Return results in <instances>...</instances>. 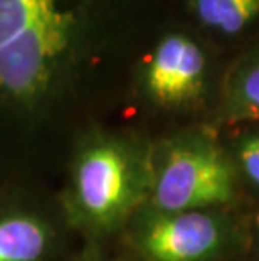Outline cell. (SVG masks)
<instances>
[{"label":"cell","mask_w":259,"mask_h":261,"mask_svg":"<svg viewBox=\"0 0 259 261\" xmlns=\"http://www.w3.org/2000/svg\"><path fill=\"white\" fill-rule=\"evenodd\" d=\"M147 187V172L135 150L114 138L84 147L71 179L69 205L91 229H111L128 216Z\"/></svg>","instance_id":"obj_1"},{"label":"cell","mask_w":259,"mask_h":261,"mask_svg":"<svg viewBox=\"0 0 259 261\" xmlns=\"http://www.w3.org/2000/svg\"><path fill=\"white\" fill-rule=\"evenodd\" d=\"M150 192L157 213L209 211L234 199V165L211 137H182L163 148Z\"/></svg>","instance_id":"obj_2"},{"label":"cell","mask_w":259,"mask_h":261,"mask_svg":"<svg viewBox=\"0 0 259 261\" xmlns=\"http://www.w3.org/2000/svg\"><path fill=\"white\" fill-rule=\"evenodd\" d=\"M73 37V15L54 9L0 46V91L19 99L41 94L51 83Z\"/></svg>","instance_id":"obj_3"},{"label":"cell","mask_w":259,"mask_h":261,"mask_svg":"<svg viewBox=\"0 0 259 261\" xmlns=\"http://www.w3.org/2000/svg\"><path fill=\"white\" fill-rule=\"evenodd\" d=\"M231 240L227 223L211 211L157 213L138 232L148 261H214Z\"/></svg>","instance_id":"obj_4"},{"label":"cell","mask_w":259,"mask_h":261,"mask_svg":"<svg viewBox=\"0 0 259 261\" xmlns=\"http://www.w3.org/2000/svg\"><path fill=\"white\" fill-rule=\"evenodd\" d=\"M206 54L192 39L167 36L153 51L147 68V91L163 107H184L204 91Z\"/></svg>","instance_id":"obj_5"},{"label":"cell","mask_w":259,"mask_h":261,"mask_svg":"<svg viewBox=\"0 0 259 261\" xmlns=\"http://www.w3.org/2000/svg\"><path fill=\"white\" fill-rule=\"evenodd\" d=\"M51 231L31 214L0 218V261H41L49 249Z\"/></svg>","instance_id":"obj_6"},{"label":"cell","mask_w":259,"mask_h":261,"mask_svg":"<svg viewBox=\"0 0 259 261\" xmlns=\"http://www.w3.org/2000/svg\"><path fill=\"white\" fill-rule=\"evenodd\" d=\"M224 115L231 123L259 121V51L247 56L229 74L224 93Z\"/></svg>","instance_id":"obj_7"},{"label":"cell","mask_w":259,"mask_h":261,"mask_svg":"<svg viewBox=\"0 0 259 261\" xmlns=\"http://www.w3.org/2000/svg\"><path fill=\"white\" fill-rule=\"evenodd\" d=\"M197 19L225 36L244 31L259 15V0H194Z\"/></svg>","instance_id":"obj_8"},{"label":"cell","mask_w":259,"mask_h":261,"mask_svg":"<svg viewBox=\"0 0 259 261\" xmlns=\"http://www.w3.org/2000/svg\"><path fill=\"white\" fill-rule=\"evenodd\" d=\"M54 9L57 0H0V46Z\"/></svg>","instance_id":"obj_9"},{"label":"cell","mask_w":259,"mask_h":261,"mask_svg":"<svg viewBox=\"0 0 259 261\" xmlns=\"http://www.w3.org/2000/svg\"><path fill=\"white\" fill-rule=\"evenodd\" d=\"M236 160L246 179L259 191V132H251L239 138Z\"/></svg>","instance_id":"obj_10"},{"label":"cell","mask_w":259,"mask_h":261,"mask_svg":"<svg viewBox=\"0 0 259 261\" xmlns=\"http://www.w3.org/2000/svg\"><path fill=\"white\" fill-rule=\"evenodd\" d=\"M254 224H256V231H257V240H259V213L256 214V219H254Z\"/></svg>","instance_id":"obj_11"}]
</instances>
